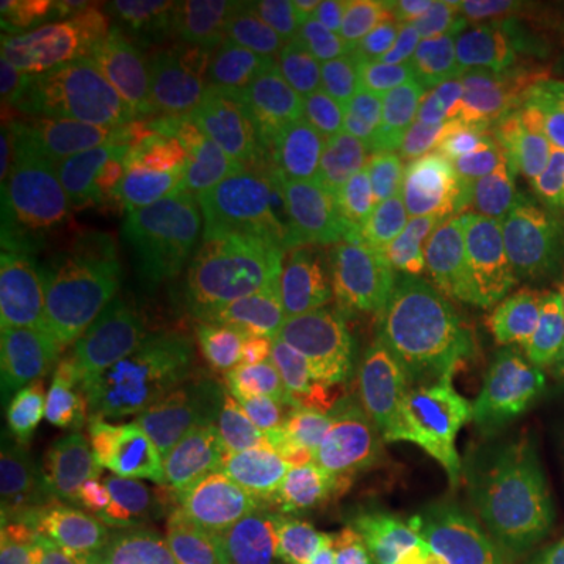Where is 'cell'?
Listing matches in <instances>:
<instances>
[{"mask_svg":"<svg viewBox=\"0 0 564 564\" xmlns=\"http://www.w3.org/2000/svg\"><path fill=\"white\" fill-rule=\"evenodd\" d=\"M66 455L82 556L131 564L192 499L202 470L192 400L173 387H141L70 440Z\"/></svg>","mask_w":564,"mask_h":564,"instance_id":"6da1fadb","label":"cell"},{"mask_svg":"<svg viewBox=\"0 0 564 564\" xmlns=\"http://www.w3.org/2000/svg\"><path fill=\"white\" fill-rule=\"evenodd\" d=\"M474 423V413L436 394H337L312 453L314 518L337 535L387 502L465 478Z\"/></svg>","mask_w":564,"mask_h":564,"instance_id":"7a4b0ae2","label":"cell"},{"mask_svg":"<svg viewBox=\"0 0 564 564\" xmlns=\"http://www.w3.org/2000/svg\"><path fill=\"white\" fill-rule=\"evenodd\" d=\"M19 175L45 194L118 199L167 212H199L230 199L152 95L131 97L70 123H45L37 150Z\"/></svg>","mask_w":564,"mask_h":564,"instance_id":"3957f363","label":"cell"},{"mask_svg":"<svg viewBox=\"0 0 564 564\" xmlns=\"http://www.w3.org/2000/svg\"><path fill=\"white\" fill-rule=\"evenodd\" d=\"M333 384L327 327L301 314L259 340L215 352L204 398L220 415L236 474L262 478L295 460L319 426Z\"/></svg>","mask_w":564,"mask_h":564,"instance_id":"277c9868","label":"cell"},{"mask_svg":"<svg viewBox=\"0 0 564 564\" xmlns=\"http://www.w3.org/2000/svg\"><path fill=\"white\" fill-rule=\"evenodd\" d=\"M449 274L408 280L327 327L340 392L400 390L449 400L468 413H486L484 390L465 369L453 340Z\"/></svg>","mask_w":564,"mask_h":564,"instance_id":"5b68a950","label":"cell"},{"mask_svg":"<svg viewBox=\"0 0 564 564\" xmlns=\"http://www.w3.org/2000/svg\"><path fill=\"white\" fill-rule=\"evenodd\" d=\"M21 249L19 285L3 306V387L47 398V390L102 373L121 340L89 270L32 246Z\"/></svg>","mask_w":564,"mask_h":564,"instance_id":"8992f818","label":"cell"},{"mask_svg":"<svg viewBox=\"0 0 564 564\" xmlns=\"http://www.w3.org/2000/svg\"><path fill=\"white\" fill-rule=\"evenodd\" d=\"M183 37L165 11L147 9L112 34H91L32 58H3V95L40 123H70L89 112L152 95L181 58Z\"/></svg>","mask_w":564,"mask_h":564,"instance_id":"52a82bcc","label":"cell"},{"mask_svg":"<svg viewBox=\"0 0 564 564\" xmlns=\"http://www.w3.org/2000/svg\"><path fill=\"white\" fill-rule=\"evenodd\" d=\"M53 400L3 387L0 544L79 552L66 444L53 432Z\"/></svg>","mask_w":564,"mask_h":564,"instance_id":"ba28073f","label":"cell"},{"mask_svg":"<svg viewBox=\"0 0 564 564\" xmlns=\"http://www.w3.org/2000/svg\"><path fill=\"white\" fill-rule=\"evenodd\" d=\"M356 84L295 70L249 100L251 165L259 188L312 192L340 162L345 118Z\"/></svg>","mask_w":564,"mask_h":564,"instance_id":"9c48e42d","label":"cell"},{"mask_svg":"<svg viewBox=\"0 0 564 564\" xmlns=\"http://www.w3.org/2000/svg\"><path fill=\"white\" fill-rule=\"evenodd\" d=\"M316 192L352 236L411 280L442 278L447 253L411 183L382 150L348 144Z\"/></svg>","mask_w":564,"mask_h":564,"instance_id":"30bf717a","label":"cell"},{"mask_svg":"<svg viewBox=\"0 0 564 564\" xmlns=\"http://www.w3.org/2000/svg\"><path fill=\"white\" fill-rule=\"evenodd\" d=\"M11 209L19 217L21 243L89 272L162 243L202 241V209L167 212L76 194H45L42 199L30 196Z\"/></svg>","mask_w":564,"mask_h":564,"instance_id":"8fae6325","label":"cell"},{"mask_svg":"<svg viewBox=\"0 0 564 564\" xmlns=\"http://www.w3.org/2000/svg\"><path fill=\"white\" fill-rule=\"evenodd\" d=\"M152 97L223 183L225 194L243 199V194L259 192L251 165L249 105H243L236 82L199 45L183 47L181 58L154 82Z\"/></svg>","mask_w":564,"mask_h":564,"instance_id":"7c38bea8","label":"cell"},{"mask_svg":"<svg viewBox=\"0 0 564 564\" xmlns=\"http://www.w3.org/2000/svg\"><path fill=\"white\" fill-rule=\"evenodd\" d=\"M384 154L411 183L444 253L476 209L507 194V162L478 139L460 102L411 147Z\"/></svg>","mask_w":564,"mask_h":564,"instance_id":"4fadbf2b","label":"cell"},{"mask_svg":"<svg viewBox=\"0 0 564 564\" xmlns=\"http://www.w3.org/2000/svg\"><path fill=\"white\" fill-rule=\"evenodd\" d=\"M465 301L484 361L486 415L507 408H562L564 343L560 324L528 301H484L468 288Z\"/></svg>","mask_w":564,"mask_h":564,"instance_id":"5bb4252c","label":"cell"},{"mask_svg":"<svg viewBox=\"0 0 564 564\" xmlns=\"http://www.w3.org/2000/svg\"><path fill=\"white\" fill-rule=\"evenodd\" d=\"M465 489L478 531L528 518L554 499V470L533 429L510 411L484 415L474 432Z\"/></svg>","mask_w":564,"mask_h":564,"instance_id":"9a60e30c","label":"cell"},{"mask_svg":"<svg viewBox=\"0 0 564 564\" xmlns=\"http://www.w3.org/2000/svg\"><path fill=\"white\" fill-rule=\"evenodd\" d=\"M400 3L379 0H306L293 3L285 55L301 70L358 84L377 63V42Z\"/></svg>","mask_w":564,"mask_h":564,"instance_id":"2e32d148","label":"cell"},{"mask_svg":"<svg viewBox=\"0 0 564 564\" xmlns=\"http://www.w3.org/2000/svg\"><path fill=\"white\" fill-rule=\"evenodd\" d=\"M544 230L535 228L512 199L476 209L457 230L453 264L457 280L476 299L525 301Z\"/></svg>","mask_w":564,"mask_h":564,"instance_id":"e0dca14e","label":"cell"},{"mask_svg":"<svg viewBox=\"0 0 564 564\" xmlns=\"http://www.w3.org/2000/svg\"><path fill=\"white\" fill-rule=\"evenodd\" d=\"M478 533L465 478L387 502L356 520L335 539L377 541L405 552L413 560L460 564Z\"/></svg>","mask_w":564,"mask_h":564,"instance_id":"ac0fdd59","label":"cell"},{"mask_svg":"<svg viewBox=\"0 0 564 564\" xmlns=\"http://www.w3.org/2000/svg\"><path fill=\"white\" fill-rule=\"evenodd\" d=\"M215 249V243L173 241L91 272V285H95L97 299H100L118 340L141 343L147 337L171 335L160 312V299L167 282L183 264H209Z\"/></svg>","mask_w":564,"mask_h":564,"instance_id":"d6986e66","label":"cell"},{"mask_svg":"<svg viewBox=\"0 0 564 564\" xmlns=\"http://www.w3.org/2000/svg\"><path fill=\"white\" fill-rule=\"evenodd\" d=\"M457 102V97L436 95L421 84L403 79L382 63H373V68L352 89L345 137L348 144L369 150H405Z\"/></svg>","mask_w":564,"mask_h":564,"instance_id":"ffe728a7","label":"cell"},{"mask_svg":"<svg viewBox=\"0 0 564 564\" xmlns=\"http://www.w3.org/2000/svg\"><path fill=\"white\" fill-rule=\"evenodd\" d=\"M308 282L312 280L288 288H262L241 280H209L207 299L196 308L188 329L202 337L212 356L241 348L299 316Z\"/></svg>","mask_w":564,"mask_h":564,"instance_id":"44dd1931","label":"cell"},{"mask_svg":"<svg viewBox=\"0 0 564 564\" xmlns=\"http://www.w3.org/2000/svg\"><path fill=\"white\" fill-rule=\"evenodd\" d=\"M293 3L280 0H194L181 17L238 76L285 55V24Z\"/></svg>","mask_w":564,"mask_h":564,"instance_id":"7402d4cb","label":"cell"},{"mask_svg":"<svg viewBox=\"0 0 564 564\" xmlns=\"http://www.w3.org/2000/svg\"><path fill=\"white\" fill-rule=\"evenodd\" d=\"M408 280L411 278L384 264L361 238L343 228L335 241L314 257V272L301 316L329 327Z\"/></svg>","mask_w":564,"mask_h":564,"instance_id":"603a6c76","label":"cell"},{"mask_svg":"<svg viewBox=\"0 0 564 564\" xmlns=\"http://www.w3.org/2000/svg\"><path fill=\"white\" fill-rule=\"evenodd\" d=\"M377 63H382L408 82L460 100L476 68L444 42L432 26L415 17L411 3H400L382 37L377 42Z\"/></svg>","mask_w":564,"mask_h":564,"instance_id":"cb8c5ba5","label":"cell"},{"mask_svg":"<svg viewBox=\"0 0 564 564\" xmlns=\"http://www.w3.org/2000/svg\"><path fill=\"white\" fill-rule=\"evenodd\" d=\"M314 257L295 230L259 225L220 246L207 264L209 280H241L262 288H288L312 280Z\"/></svg>","mask_w":564,"mask_h":564,"instance_id":"d4e9b609","label":"cell"},{"mask_svg":"<svg viewBox=\"0 0 564 564\" xmlns=\"http://www.w3.org/2000/svg\"><path fill=\"white\" fill-rule=\"evenodd\" d=\"M470 129L499 160L512 162L535 150V108L499 68H481L460 97Z\"/></svg>","mask_w":564,"mask_h":564,"instance_id":"484cf974","label":"cell"},{"mask_svg":"<svg viewBox=\"0 0 564 564\" xmlns=\"http://www.w3.org/2000/svg\"><path fill=\"white\" fill-rule=\"evenodd\" d=\"M243 560L230 520L207 499L192 497L131 564H241Z\"/></svg>","mask_w":564,"mask_h":564,"instance_id":"4316f807","label":"cell"},{"mask_svg":"<svg viewBox=\"0 0 564 564\" xmlns=\"http://www.w3.org/2000/svg\"><path fill=\"white\" fill-rule=\"evenodd\" d=\"M465 564H564V520L535 512L512 523L484 528Z\"/></svg>","mask_w":564,"mask_h":564,"instance_id":"83f0119b","label":"cell"},{"mask_svg":"<svg viewBox=\"0 0 564 564\" xmlns=\"http://www.w3.org/2000/svg\"><path fill=\"white\" fill-rule=\"evenodd\" d=\"M89 3L84 0H3V47L13 58H32L42 47L84 32Z\"/></svg>","mask_w":564,"mask_h":564,"instance_id":"f1b7e54d","label":"cell"},{"mask_svg":"<svg viewBox=\"0 0 564 564\" xmlns=\"http://www.w3.org/2000/svg\"><path fill=\"white\" fill-rule=\"evenodd\" d=\"M411 9L476 70L489 68L502 47L494 32L489 3L481 0H432V3H411Z\"/></svg>","mask_w":564,"mask_h":564,"instance_id":"f546056e","label":"cell"},{"mask_svg":"<svg viewBox=\"0 0 564 564\" xmlns=\"http://www.w3.org/2000/svg\"><path fill=\"white\" fill-rule=\"evenodd\" d=\"M507 192L535 228L546 232L564 223V171L544 152L531 150L507 162Z\"/></svg>","mask_w":564,"mask_h":564,"instance_id":"4dcf8cb0","label":"cell"},{"mask_svg":"<svg viewBox=\"0 0 564 564\" xmlns=\"http://www.w3.org/2000/svg\"><path fill=\"white\" fill-rule=\"evenodd\" d=\"M491 66L533 105L564 97V55L546 51L531 34L518 32L502 42Z\"/></svg>","mask_w":564,"mask_h":564,"instance_id":"1f68e13d","label":"cell"},{"mask_svg":"<svg viewBox=\"0 0 564 564\" xmlns=\"http://www.w3.org/2000/svg\"><path fill=\"white\" fill-rule=\"evenodd\" d=\"M525 301L556 324L564 319V223L544 232Z\"/></svg>","mask_w":564,"mask_h":564,"instance_id":"d6a6232c","label":"cell"},{"mask_svg":"<svg viewBox=\"0 0 564 564\" xmlns=\"http://www.w3.org/2000/svg\"><path fill=\"white\" fill-rule=\"evenodd\" d=\"M209 278H207V262H188L183 264L173 280L167 282L165 293L160 299V312L165 319L171 335L178 327H188L196 308L207 299Z\"/></svg>","mask_w":564,"mask_h":564,"instance_id":"836d02e7","label":"cell"},{"mask_svg":"<svg viewBox=\"0 0 564 564\" xmlns=\"http://www.w3.org/2000/svg\"><path fill=\"white\" fill-rule=\"evenodd\" d=\"M0 154H3L6 171L11 167L13 175L21 173L32 152L37 150L45 123L34 121L26 110H21L11 97H0Z\"/></svg>","mask_w":564,"mask_h":564,"instance_id":"e575fe53","label":"cell"},{"mask_svg":"<svg viewBox=\"0 0 564 564\" xmlns=\"http://www.w3.org/2000/svg\"><path fill=\"white\" fill-rule=\"evenodd\" d=\"M329 564H413L400 549L390 544H377V541H356V539H333L327 546Z\"/></svg>","mask_w":564,"mask_h":564,"instance_id":"d590c367","label":"cell"},{"mask_svg":"<svg viewBox=\"0 0 564 564\" xmlns=\"http://www.w3.org/2000/svg\"><path fill=\"white\" fill-rule=\"evenodd\" d=\"M523 32L556 55H564V0H539L528 13Z\"/></svg>","mask_w":564,"mask_h":564,"instance_id":"8d00e7d4","label":"cell"},{"mask_svg":"<svg viewBox=\"0 0 564 564\" xmlns=\"http://www.w3.org/2000/svg\"><path fill=\"white\" fill-rule=\"evenodd\" d=\"M0 249H3V259H0V301H11L13 291H17L21 278V264H24V249H21V228L17 212H3V230H0Z\"/></svg>","mask_w":564,"mask_h":564,"instance_id":"74e56055","label":"cell"},{"mask_svg":"<svg viewBox=\"0 0 564 564\" xmlns=\"http://www.w3.org/2000/svg\"><path fill=\"white\" fill-rule=\"evenodd\" d=\"M535 150L564 171V97L535 105Z\"/></svg>","mask_w":564,"mask_h":564,"instance_id":"f35d334b","label":"cell"},{"mask_svg":"<svg viewBox=\"0 0 564 564\" xmlns=\"http://www.w3.org/2000/svg\"><path fill=\"white\" fill-rule=\"evenodd\" d=\"M531 9H533L531 0H489L491 24L499 42H507L512 34L523 32V24Z\"/></svg>","mask_w":564,"mask_h":564,"instance_id":"ab89813d","label":"cell"},{"mask_svg":"<svg viewBox=\"0 0 564 564\" xmlns=\"http://www.w3.org/2000/svg\"><path fill=\"white\" fill-rule=\"evenodd\" d=\"M0 564H89L82 554L53 546H6Z\"/></svg>","mask_w":564,"mask_h":564,"instance_id":"60d3db41","label":"cell"},{"mask_svg":"<svg viewBox=\"0 0 564 564\" xmlns=\"http://www.w3.org/2000/svg\"><path fill=\"white\" fill-rule=\"evenodd\" d=\"M552 470H554V484L556 494H560L564 505V405L552 421Z\"/></svg>","mask_w":564,"mask_h":564,"instance_id":"b9f144b4","label":"cell"},{"mask_svg":"<svg viewBox=\"0 0 564 564\" xmlns=\"http://www.w3.org/2000/svg\"><path fill=\"white\" fill-rule=\"evenodd\" d=\"M241 564H314V562L299 554H253V556H246Z\"/></svg>","mask_w":564,"mask_h":564,"instance_id":"7bdbcfd3","label":"cell"},{"mask_svg":"<svg viewBox=\"0 0 564 564\" xmlns=\"http://www.w3.org/2000/svg\"><path fill=\"white\" fill-rule=\"evenodd\" d=\"M413 564H447V562H434V560H415Z\"/></svg>","mask_w":564,"mask_h":564,"instance_id":"ee69618b","label":"cell"},{"mask_svg":"<svg viewBox=\"0 0 564 564\" xmlns=\"http://www.w3.org/2000/svg\"><path fill=\"white\" fill-rule=\"evenodd\" d=\"M560 333H562V343H564V319L560 322Z\"/></svg>","mask_w":564,"mask_h":564,"instance_id":"f6af8a7d","label":"cell"}]
</instances>
